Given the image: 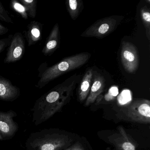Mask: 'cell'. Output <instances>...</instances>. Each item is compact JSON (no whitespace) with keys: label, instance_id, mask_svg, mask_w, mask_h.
Returning <instances> with one entry per match:
<instances>
[{"label":"cell","instance_id":"7402d4cb","mask_svg":"<svg viewBox=\"0 0 150 150\" xmlns=\"http://www.w3.org/2000/svg\"><path fill=\"white\" fill-rule=\"evenodd\" d=\"M4 140V139L3 138L2 136H1V134H0V140Z\"/></svg>","mask_w":150,"mask_h":150},{"label":"cell","instance_id":"ba28073f","mask_svg":"<svg viewBox=\"0 0 150 150\" xmlns=\"http://www.w3.org/2000/svg\"><path fill=\"white\" fill-rule=\"evenodd\" d=\"M60 43V31L58 23L54 25L47 38L42 53L45 56H50L59 48Z\"/></svg>","mask_w":150,"mask_h":150},{"label":"cell","instance_id":"8992f818","mask_svg":"<svg viewBox=\"0 0 150 150\" xmlns=\"http://www.w3.org/2000/svg\"><path fill=\"white\" fill-rule=\"evenodd\" d=\"M17 115L13 110L0 111V134L4 139L13 137L18 131L19 126L13 120Z\"/></svg>","mask_w":150,"mask_h":150},{"label":"cell","instance_id":"8fae6325","mask_svg":"<svg viewBox=\"0 0 150 150\" xmlns=\"http://www.w3.org/2000/svg\"><path fill=\"white\" fill-rule=\"evenodd\" d=\"M105 79L100 74H95L93 81L90 88V94L87 100L88 103L93 102L97 96L103 91L105 86Z\"/></svg>","mask_w":150,"mask_h":150},{"label":"cell","instance_id":"5b68a950","mask_svg":"<svg viewBox=\"0 0 150 150\" xmlns=\"http://www.w3.org/2000/svg\"><path fill=\"white\" fill-rule=\"evenodd\" d=\"M25 52V41L23 35L20 32H16L13 35L4 63L9 64L19 61L22 58Z\"/></svg>","mask_w":150,"mask_h":150},{"label":"cell","instance_id":"7a4b0ae2","mask_svg":"<svg viewBox=\"0 0 150 150\" xmlns=\"http://www.w3.org/2000/svg\"><path fill=\"white\" fill-rule=\"evenodd\" d=\"M91 56V54L88 52L79 53L65 58L52 66L45 67V69L42 64L38 69L40 79L35 86L41 89L61 75L80 68L88 62Z\"/></svg>","mask_w":150,"mask_h":150},{"label":"cell","instance_id":"6da1fadb","mask_svg":"<svg viewBox=\"0 0 150 150\" xmlns=\"http://www.w3.org/2000/svg\"><path fill=\"white\" fill-rule=\"evenodd\" d=\"M79 76L75 75L53 88L36 101L32 111V122L38 125L50 118L74 90Z\"/></svg>","mask_w":150,"mask_h":150},{"label":"cell","instance_id":"44dd1931","mask_svg":"<svg viewBox=\"0 0 150 150\" xmlns=\"http://www.w3.org/2000/svg\"><path fill=\"white\" fill-rule=\"evenodd\" d=\"M118 94V89L115 87H113L110 88L109 92V95L112 96V97L117 96Z\"/></svg>","mask_w":150,"mask_h":150},{"label":"cell","instance_id":"7c38bea8","mask_svg":"<svg viewBox=\"0 0 150 150\" xmlns=\"http://www.w3.org/2000/svg\"><path fill=\"white\" fill-rule=\"evenodd\" d=\"M67 9L72 20L78 18L84 8V4L81 0H67L65 2Z\"/></svg>","mask_w":150,"mask_h":150},{"label":"cell","instance_id":"52a82bcc","mask_svg":"<svg viewBox=\"0 0 150 150\" xmlns=\"http://www.w3.org/2000/svg\"><path fill=\"white\" fill-rule=\"evenodd\" d=\"M20 95L19 88L14 86L8 79L0 75V100L13 101L19 98Z\"/></svg>","mask_w":150,"mask_h":150},{"label":"cell","instance_id":"e0dca14e","mask_svg":"<svg viewBox=\"0 0 150 150\" xmlns=\"http://www.w3.org/2000/svg\"><path fill=\"white\" fill-rule=\"evenodd\" d=\"M13 37V35H10L7 37L0 39V53L9 47Z\"/></svg>","mask_w":150,"mask_h":150},{"label":"cell","instance_id":"277c9868","mask_svg":"<svg viewBox=\"0 0 150 150\" xmlns=\"http://www.w3.org/2000/svg\"><path fill=\"white\" fill-rule=\"evenodd\" d=\"M137 48L130 42L123 41L121 50V60L123 68L128 73L137 71L139 64Z\"/></svg>","mask_w":150,"mask_h":150},{"label":"cell","instance_id":"9c48e42d","mask_svg":"<svg viewBox=\"0 0 150 150\" xmlns=\"http://www.w3.org/2000/svg\"><path fill=\"white\" fill-rule=\"evenodd\" d=\"M43 24L36 21H33L28 24L24 31L28 46L35 45L42 40L43 34Z\"/></svg>","mask_w":150,"mask_h":150},{"label":"cell","instance_id":"5bb4252c","mask_svg":"<svg viewBox=\"0 0 150 150\" xmlns=\"http://www.w3.org/2000/svg\"><path fill=\"white\" fill-rule=\"evenodd\" d=\"M21 4L24 7L28 16L30 18H35L37 14V0H20Z\"/></svg>","mask_w":150,"mask_h":150},{"label":"cell","instance_id":"3957f363","mask_svg":"<svg viewBox=\"0 0 150 150\" xmlns=\"http://www.w3.org/2000/svg\"><path fill=\"white\" fill-rule=\"evenodd\" d=\"M123 19V16H112L100 19L87 28L81 36L83 37L103 38L115 30Z\"/></svg>","mask_w":150,"mask_h":150},{"label":"cell","instance_id":"30bf717a","mask_svg":"<svg viewBox=\"0 0 150 150\" xmlns=\"http://www.w3.org/2000/svg\"><path fill=\"white\" fill-rule=\"evenodd\" d=\"M93 76L94 71L93 68H89L85 73L79 87V96L81 100H85L92 86Z\"/></svg>","mask_w":150,"mask_h":150},{"label":"cell","instance_id":"ac0fdd59","mask_svg":"<svg viewBox=\"0 0 150 150\" xmlns=\"http://www.w3.org/2000/svg\"><path fill=\"white\" fill-rule=\"evenodd\" d=\"M119 103L121 105H124L131 100V96L129 91H124L118 98Z\"/></svg>","mask_w":150,"mask_h":150},{"label":"cell","instance_id":"9a60e30c","mask_svg":"<svg viewBox=\"0 0 150 150\" xmlns=\"http://www.w3.org/2000/svg\"><path fill=\"white\" fill-rule=\"evenodd\" d=\"M10 7L11 9H13L14 11L20 15L22 18L24 20H27L28 18V16L25 8L17 1L13 0L11 1L10 4Z\"/></svg>","mask_w":150,"mask_h":150},{"label":"cell","instance_id":"d6986e66","mask_svg":"<svg viewBox=\"0 0 150 150\" xmlns=\"http://www.w3.org/2000/svg\"><path fill=\"white\" fill-rule=\"evenodd\" d=\"M124 150H134L135 146L130 142H125L122 146Z\"/></svg>","mask_w":150,"mask_h":150},{"label":"cell","instance_id":"2e32d148","mask_svg":"<svg viewBox=\"0 0 150 150\" xmlns=\"http://www.w3.org/2000/svg\"><path fill=\"white\" fill-rule=\"evenodd\" d=\"M3 21L7 23H13V21L9 16V13L5 9L0 1V22Z\"/></svg>","mask_w":150,"mask_h":150},{"label":"cell","instance_id":"4fadbf2b","mask_svg":"<svg viewBox=\"0 0 150 150\" xmlns=\"http://www.w3.org/2000/svg\"><path fill=\"white\" fill-rule=\"evenodd\" d=\"M140 16L145 29L147 39L150 41V9L146 6L142 7L140 10Z\"/></svg>","mask_w":150,"mask_h":150},{"label":"cell","instance_id":"ffe728a7","mask_svg":"<svg viewBox=\"0 0 150 150\" xmlns=\"http://www.w3.org/2000/svg\"><path fill=\"white\" fill-rule=\"evenodd\" d=\"M9 29L6 27L0 24V36L3 35L8 33Z\"/></svg>","mask_w":150,"mask_h":150}]
</instances>
